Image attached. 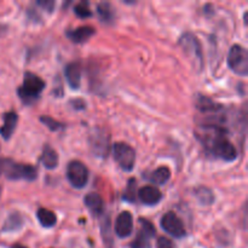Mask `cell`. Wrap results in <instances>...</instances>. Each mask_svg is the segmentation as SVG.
<instances>
[{"label":"cell","mask_w":248,"mask_h":248,"mask_svg":"<svg viewBox=\"0 0 248 248\" xmlns=\"http://www.w3.org/2000/svg\"><path fill=\"white\" fill-rule=\"evenodd\" d=\"M138 196H140V200L142 201V203L148 206L156 205L162 199L161 191L156 186H145L140 188L138 191Z\"/></svg>","instance_id":"obj_11"},{"label":"cell","mask_w":248,"mask_h":248,"mask_svg":"<svg viewBox=\"0 0 248 248\" xmlns=\"http://www.w3.org/2000/svg\"><path fill=\"white\" fill-rule=\"evenodd\" d=\"M133 219L132 215L128 211H124L119 215L115 222V232L119 237L125 239L132 234Z\"/></svg>","instance_id":"obj_10"},{"label":"cell","mask_w":248,"mask_h":248,"mask_svg":"<svg viewBox=\"0 0 248 248\" xmlns=\"http://www.w3.org/2000/svg\"><path fill=\"white\" fill-rule=\"evenodd\" d=\"M136 186H137V182L135 178H131L128 181L127 188H126L125 194H124L123 199L126 201H130V202H135L136 201Z\"/></svg>","instance_id":"obj_24"},{"label":"cell","mask_w":248,"mask_h":248,"mask_svg":"<svg viewBox=\"0 0 248 248\" xmlns=\"http://www.w3.org/2000/svg\"><path fill=\"white\" fill-rule=\"evenodd\" d=\"M67 178L74 188H84L89 181V170L81 161H70L67 167Z\"/></svg>","instance_id":"obj_8"},{"label":"cell","mask_w":248,"mask_h":248,"mask_svg":"<svg viewBox=\"0 0 248 248\" xmlns=\"http://www.w3.org/2000/svg\"><path fill=\"white\" fill-rule=\"evenodd\" d=\"M140 232H144V234L147 235V236H149L150 239L155 236L156 230H155V227L149 222V220L144 219V218H140Z\"/></svg>","instance_id":"obj_27"},{"label":"cell","mask_w":248,"mask_h":248,"mask_svg":"<svg viewBox=\"0 0 248 248\" xmlns=\"http://www.w3.org/2000/svg\"><path fill=\"white\" fill-rule=\"evenodd\" d=\"M97 12L101 18L102 22L104 23H111L114 21V10L108 2H102L97 6Z\"/></svg>","instance_id":"obj_22"},{"label":"cell","mask_w":248,"mask_h":248,"mask_svg":"<svg viewBox=\"0 0 248 248\" xmlns=\"http://www.w3.org/2000/svg\"><path fill=\"white\" fill-rule=\"evenodd\" d=\"M170 177H171V172H170L169 167H159L157 170L153 171L149 176V181L152 183L156 184V186H164L169 182Z\"/></svg>","instance_id":"obj_18"},{"label":"cell","mask_w":248,"mask_h":248,"mask_svg":"<svg viewBox=\"0 0 248 248\" xmlns=\"http://www.w3.org/2000/svg\"><path fill=\"white\" fill-rule=\"evenodd\" d=\"M45 87V81L38 75L33 74L31 72H27L24 74V80L22 86L18 89V96L28 103L29 101L38 98L39 94Z\"/></svg>","instance_id":"obj_3"},{"label":"cell","mask_w":248,"mask_h":248,"mask_svg":"<svg viewBox=\"0 0 248 248\" xmlns=\"http://www.w3.org/2000/svg\"><path fill=\"white\" fill-rule=\"evenodd\" d=\"M36 4L40 7H43L44 10H46L47 12H51L53 10V7H55V1L53 0H39V1H36Z\"/></svg>","instance_id":"obj_30"},{"label":"cell","mask_w":248,"mask_h":248,"mask_svg":"<svg viewBox=\"0 0 248 248\" xmlns=\"http://www.w3.org/2000/svg\"><path fill=\"white\" fill-rule=\"evenodd\" d=\"M65 79L73 90H78L81 84V65L79 62H73L65 67Z\"/></svg>","instance_id":"obj_12"},{"label":"cell","mask_w":248,"mask_h":248,"mask_svg":"<svg viewBox=\"0 0 248 248\" xmlns=\"http://www.w3.org/2000/svg\"><path fill=\"white\" fill-rule=\"evenodd\" d=\"M17 121H18V116L14 111H9L4 115V124H2L1 128H0V135L4 140H10L14 133L15 128H16Z\"/></svg>","instance_id":"obj_15"},{"label":"cell","mask_w":248,"mask_h":248,"mask_svg":"<svg viewBox=\"0 0 248 248\" xmlns=\"http://www.w3.org/2000/svg\"><path fill=\"white\" fill-rule=\"evenodd\" d=\"M36 217H38L40 224L45 228L55 227L56 222H57V217H56L55 213L50 210H46V208H40V210H38Z\"/></svg>","instance_id":"obj_20"},{"label":"cell","mask_w":248,"mask_h":248,"mask_svg":"<svg viewBox=\"0 0 248 248\" xmlns=\"http://www.w3.org/2000/svg\"><path fill=\"white\" fill-rule=\"evenodd\" d=\"M40 162L45 169L53 170L58 166V155L56 150L50 148L48 145H45L43 150V154L40 156Z\"/></svg>","instance_id":"obj_17"},{"label":"cell","mask_w":248,"mask_h":248,"mask_svg":"<svg viewBox=\"0 0 248 248\" xmlns=\"http://www.w3.org/2000/svg\"><path fill=\"white\" fill-rule=\"evenodd\" d=\"M40 121L44 124V125L47 126V128H50L51 131H58V130H62V128L64 127L63 124L58 123L57 120L50 118V116H40Z\"/></svg>","instance_id":"obj_28"},{"label":"cell","mask_w":248,"mask_h":248,"mask_svg":"<svg viewBox=\"0 0 248 248\" xmlns=\"http://www.w3.org/2000/svg\"><path fill=\"white\" fill-rule=\"evenodd\" d=\"M150 237L147 236L143 232H138L137 237L135 239V241L132 242L131 245V248H150V244H149Z\"/></svg>","instance_id":"obj_25"},{"label":"cell","mask_w":248,"mask_h":248,"mask_svg":"<svg viewBox=\"0 0 248 248\" xmlns=\"http://www.w3.org/2000/svg\"><path fill=\"white\" fill-rule=\"evenodd\" d=\"M156 248H176V246H174V244L171 240L165 236H161L157 239Z\"/></svg>","instance_id":"obj_29"},{"label":"cell","mask_w":248,"mask_h":248,"mask_svg":"<svg viewBox=\"0 0 248 248\" xmlns=\"http://www.w3.org/2000/svg\"><path fill=\"white\" fill-rule=\"evenodd\" d=\"M12 248H27V247H24V246H21V245H16V246H14Z\"/></svg>","instance_id":"obj_31"},{"label":"cell","mask_w":248,"mask_h":248,"mask_svg":"<svg viewBox=\"0 0 248 248\" xmlns=\"http://www.w3.org/2000/svg\"><path fill=\"white\" fill-rule=\"evenodd\" d=\"M161 224L162 229L170 234L171 236L176 237V239H182L186 235V228H184L182 220L177 217L176 213L173 212H167L166 215H164V217L161 218Z\"/></svg>","instance_id":"obj_9"},{"label":"cell","mask_w":248,"mask_h":248,"mask_svg":"<svg viewBox=\"0 0 248 248\" xmlns=\"http://www.w3.org/2000/svg\"><path fill=\"white\" fill-rule=\"evenodd\" d=\"M85 205L89 208V211L91 212V215L93 217H98L103 213L104 205L103 200H102L101 196L96 193H90L85 196Z\"/></svg>","instance_id":"obj_14"},{"label":"cell","mask_w":248,"mask_h":248,"mask_svg":"<svg viewBox=\"0 0 248 248\" xmlns=\"http://www.w3.org/2000/svg\"><path fill=\"white\" fill-rule=\"evenodd\" d=\"M196 108L201 111V113L210 114V115H213V114H218L223 110V106L216 103L212 99L208 98L206 96H198L196 97Z\"/></svg>","instance_id":"obj_13"},{"label":"cell","mask_w":248,"mask_h":248,"mask_svg":"<svg viewBox=\"0 0 248 248\" xmlns=\"http://www.w3.org/2000/svg\"><path fill=\"white\" fill-rule=\"evenodd\" d=\"M228 64L234 73L241 77L248 74V55L246 48L240 45L232 46L228 55Z\"/></svg>","instance_id":"obj_5"},{"label":"cell","mask_w":248,"mask_h":248,"mask_svg":"<svg viewBox=\"0 0 248 248\" xmlns=\"http://www.w3.org/2000/svg\"><path fill=\"white\" fill-rule=\"evenodd\" d=\"M94 34V28L90 26L79 27V28L74 29V31H69L67 33V36L75 44H81L89 40L92 35Z\"/></svg>","instance_id":"obj_16"},{"label":"cell","mask_w":248,"mask_h":248,"mask_svg":"<svg viewBox=\"0 0 248 248\" xmlns=\"http://www.w3.org/2000/svg\"><path fill=\"white\" fill-rule=\"evenodd\" d=\"M74 11L77 14V16L81 17V18H87V17L92 16V12L89 7V2L87 1H81L79 4L75 5Z\"/></svg>","instance_id":"obj_26"},{"label":"cell","mask_w":248,"mask_h":248,"mask_svg":"<svg viewBox=\"0 0 248 248\" xmlns=\"http://www.w3.org/2000/svg\"><path fill=\"white\" fill-rule=\"evenodd\" d=\"M113 156L124 171L131 172L135 167L136 152L132 147L126 143L119 142L113 145Z\"/></svg>","instance_id":"obj_7"},{"label":"cell","mask_w":248,"mask_h":248,"mask_svg":"<svg viewBox=\"0 0 248 248\" xmlns=\"http://www.w3.org/2000/svg\"><path fill=\"white\" fill-rule=\"evenodd\" d=\"M101 232H102V239L106 246L108 248H111L114 245L113 241V235H111V225H110V218L107 216L104 220H102L101 224Z\"/></svg>","instance_id":"obj_21"},{"label":"cell","mask_w":248,"mask_h":248,"mask_svg":"<svg viewBox=\"0 0 248 248\" xmlns=\"http://www.w3.org/2000/svg\"><path fill=\"white\" fill-rule=\"evenodd\" d=\"M213 132V137H206L205 144L213 155L227 162H232L237 159V150L227 138V128H208Z\"/></svg>","instance_id":"obj_1"},{"label":"cell","mask_w":248,"mask_h":248,"mask_svg":"<svg viewBox=\"0 0 248 248\" xmlns=\"http://www.w3.org/2000/svg\"><path fill=\"white\" fill-rule=\"evenodd\" d=\"M179 45L183 48L184 53L189 57L195 67L202 68V51L198 38L191 33H184L179 38Z\"/></svg>","instance_id":"obj_4"},{"label":"cell","mask_w":248,"mask_h":248,"mask_svg":"<svg viewBox=\"0 0 248 248\" xmlns=\"http://www.w3.org/2000/svg\"><path fill=\"white\" fill-rule=\"evenodd\" d=\"M0 172L6 176V178L11 179V181H34L36 179L38 174H36L35 167L31 166V165H23V164H15L11 160H0Z\"/></svg>","instance_id":"obj_2"},{"label":"cell","mask_w":248,"mask_h":248,"mask_svg":"<svg viewBox=\"0 0 248 248\" xmlns=\"http://www.w3.org/2000/svg\"><path fill=\"white\" fill-rule=\"evenodd\" d=\"M22 225H23V218L19 215L18 212L11 213V215L7 217V219L5 220L4 227H2V230L7 232H16V230L21 229Z\"/></svg>","instance_id":"obj_19"},{"label":"cell","mask_w":248,"mask_h":248,"mask_svg":"<svg viewBox=\"0 0 248 248\" xmlns=\"http://www.w3.org/2000/svg\"><path fill=\"white\" fill-rule=\"evenodd\" d=\"M90 149L94 156L107 157L110 149V138L102 128H93L89 137Z\"/></svg>","instance_id":"obj_6"},{"label":"cell","mask_w":248,"mask_h":248,"mask_svg":"<svg viewBox=\"0 0 248 248\" xmlns=\"http://www.w3.org/2000/svg\"><path fill=\"white\" fill-rule=\"evenodd\" d=\"M195 196L202 205H212L213 201H215V195L206 186H199L195 190Z\"/></svg>","instance_id":"obj_23"}]
</instances>
